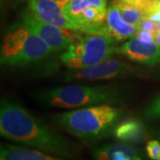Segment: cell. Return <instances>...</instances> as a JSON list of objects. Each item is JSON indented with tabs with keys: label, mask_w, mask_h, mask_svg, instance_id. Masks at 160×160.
Returning <instances> with one entry per match:
<instances>
[{
	"label": "cell",
	"mask_w": 160,
	"mask_h": 160,
	"mask_svg": "<svg viewBox=\"0 0 160 160\" xmlns=\"http://www.w3.org/2000/svg\"><path fill=\"white\" fill-rule=\"evenodd\" d=\"M55 1H58V2H60V3L63 4V3H65V2H67V1H69V0H55Z\"/></svg>",
	"instance_id": "cell-24"
},
{
	"label": "cell",
	"mask_w": 160,
	"mask_h": 160,
	"mask_svg": "<svg viewBox=\"0 0 160 160\" xmlns=\"http://www.w3.org/2000/svg\"><path fill=\"white\" fill-rule=\"evenodd\" d=\"M94 160H143L141 151L124 142L104 144L92 151Z\"/></svg>",
	"instance_id": "cell-13"
},
{
	"label": "cell",
	"mask_w": 160,
	"mask_h": 160,
	"mask_svg": "<svg viewBox=\"0 0 160 160\" xmlns=\"http://www.w3.org/2000/svg\"><path fill=\"white\" fill-rule=\"evenodd\" d=\"M155 136H156V138H157L158 140H159L160 141V129H158V131H156V132H155Z\"/></svg>",
	"instance_id": "cell-22"
},
{
	"label": "cell",
	"mask_w": 160,
	"mask_h": 160,
	"mask_svg": "<svg viewBox=\"0 0 160 160\" xmlns=\"http://www.w3.org/2000/svg\"><path fill=\"white\" fill-rule=\"evenodd\" d=\"M135 38L139 40L145 42V43H153L156 42V33L151 32L149 30H144V29H139L136 33Z\"/></svg>",
	"instance_id": "cell-19"
},
{
	"label": "cell",
	"mask_w": 160,
	"mask_h": 160,
	"mask_svg": "<svg viewBox=\"0 0 160 160\" xmlns=\"http://www.w3.org/2000/svg\"><path fill=\"white\" fill-rule=\"evenodd\" d=\"M142 74L140 68L134 67L122 60L109 58L95 66L85 69H70L61 78L62 82L81 80H107L138 77Z\"/></svg>",
	"instance_id": "cell-7"
},
{
	"label": "cell",
	"mask_w": 160,
	"mask_h": 160,
	"mask_svg": "<svg viewBox=\"0 0 160 160\" xmlns=\"http://www.w3.org/2000/svg\"><path fill=\"white\" fill-rule=\"evenodd\" d=\"M146 154L150 160H160L159 140H150L147 142Z\"/></svg>",
	"instance_id": "cell-18"
},
{
	"label": "cell",
	"mask_w": 160,
	"mask_h": 160,
	"mask_svg": "<svg viewBox=\"0 0 160 160\" xmlns=\"http://www.w3.org/2000/svg\"><path fill=\"white\" fill-rule=\"evenodd\" d=\"M118 1L124 2L137 8L140 11L142 12L148 19H149V17L154 13L155 9L159 2V0H118Z\"/></svg>",
	"instance_id": "cell-16"
},
{
	"label": "cell",
	"mask_w": 160,
	"mask_h": 160,
	"mask_svg": "<svg viewBox=\"0 0 160 160\" xmlns=\"http://www.w3.org/2000/svg\"><path fill=\"white\" fill-rule=\"evenodd\" d=\"M37 100L46 107L79 109L100 104H118L123 101V93L118 86L110 85H71L38 92Z\"/></svg>",
	"instance_id": "cell-3"
},
{
	"label": "cell",
	"mask_w": 160,
	"mask_h": 160,
	"mask_svg": "<svg viewBox=\"0 0 160 160\" xmlns=\"http://www.w3.org/2000/svg\"><path fill=\"white\" fill-rule=\"evenodd\" d=\"M140 29H144V30H149L151 32L157 33L158 32V24L156 22L151 21L150 19H144L142 22L139 25Z\"/></svg>",
	"instance_id": "cell-20"
},
{
	"label": "cell",
	"mask_w": 160,
	"mask_h": 160,
	"mask_svg": "<svg viewBox=\"0 0 160 160\" xmlns=\"http://www.w3.org/2000/svg\"><path fill=\"white\" fill-rule=\"evenodd\" d=\"M116 40L108 36L88 34L78 37L68 50L60 54L61 62L70 69L95 66L118 52Z\"/></svg>",
	"instance_id": "cell-5"
},
{
	"label": "cell",
	"mask_w": 160,
	"mask_h": 160,
	"mask_svg": "<svg viewBox=\"0 0 160 160\" xmlns=\"http://www.w3.org/2000/svg\"><path fill=\"white\" fill-rule=\"evenodd\" d=\"M56 54L22 22L6 31L1 46V64L7 67H26L38 64Z\"/></svg>",
	"instance_id": "cell-4"
},
{
	"label": "cell",
	"mask_w": 160,
	"mask_h": 160,
	"mask_svg": "<svg viewBox=\"0 0 160 160\" xmlns=\"http://www.w3.org/2000/svg\"><path fill=\"white\" fill-rule=\"evenodd\" d=\"M0 134L19 145L64 158H72L81 151L78 144L63 137L22 105L8 99L1 101Z\"/></svg>",
	"instance_id": "cell-1"
},
{
	"label": "cell",
	"mask_w": 160,
	"mask_h": 160,
	"mask_svg": "<svg viewBox=\"0 0 160 160\" xmlns=\"http://www.w3.org/2000/svg\"><path fill=\"white\" fill-rule=\"evenodd\" d=\"M29 12L36 19L61 29L76 31L63 11L62 4L55 0H27Z\"/></svg>",
	"instance_id": "cell-9"
},
{
	"label": "cell",
	"mask_w": 160,
	"mask_h": 160,
	"mask_svg": "<svg viewBox=\"0 0 160 160\" xmlns=\"http://www.w3.org/2000/svg\"><path fill=\"white\" fill-rule=\"evenodd\" d=\"M21 18V22L45 41L56 55L68 50L74 43L72 37L67 33V29L41 22L31 15L29 12H23Z\"/></svg>",
	"instance_id": "cell-8"
},
{
	"label": "cell",
	"mask_w": 160,
	"mask_h": 160,
	"mask_svg": "<svg viewBox=\"0 0 160 160\" xmlns=\"http://www.w3.org/2000/svg\"><path fill=\"white\" fill-rule=\"evenodd\" d=\"M143 116L149 119H160V95L145 109Z\"/></svg>",
	"instance_id": "cell-17"
},
{
	"label": "cell",
	"mask_w": 160,
	"mask_h": 160,
	"mask_svg": "<svg viewBox=\"0 0 160 160\" xmlns=\"http://www.w3.org/2000/svg\"><path fill=\"white\" fill-rule=\"evenodd\" d=\"M0 160H69L22 145L1 143Z\"/></svg>",
	"instance_id": "cell-14"
},
{
	"label": "cell",
	"mask_w": 160,
	"mask_h": 160,
	"mask_svg": "<svg viewBox=\"0 0 160 160\" xmlns=\"http://www.w3.org/2000/svg\"><path fill=\"white\" fill-rule=\"evenodd\" d=\"M118 52L132 62L143 65L160 64V46L157 42L145 43L133 38L119 46Z\"/></svg>",
	"instance_id": "cell-10"
},
{
	"label": "cell",
	"mask_w": 160,
	"mask_h": 160,
	"mask_svg": "<svg viewBox=\"0 0 160 160\" xmlns=\"http://www.w3.org/2000/svg\"><path fill=\"white\" fill-rule=\"evenodd\" d=\"M158 32H160V21L159 22H158Z\"/></svg>",
	"instance_id": "cell-23"
},
{
	"label": "cell",
	"mask_w": 160,
	"mask_h": 160,
	"mask_svg": "<svg viewBox=\"0 0 160 160\" xmlns=\"http://www.w3.org/2000/svg\"><path fill=\"white\" fill-rule=\"evenodd\" d=\"M62 8L76 30L106 36L108 0H69Z\"/></svg>",
	"instance_id": "cell-6"
},
{
	"label": "cell",
	"mask_w": 160,
	"mask_h": 160,
	"mask_svg": "<svg viewBox=\"0 0 160 160\" xmlns=\"http://www.w3.org/2000/svg\"><path fill=\"white\" fill-rule=\"evenodd\" d=\"M155 40H156V42L160 46V32H157L156 33V38H155Z\"/></svg>",
	"instance_id": "cell-21"
},
{
	"label": "cell",
	"mask_w": 160,
	"mask_h": 160,
	"mask_svg": "<svg viewBox=\"0 0 160 160\" xmlns=\"http://www.w3.org/2000/svg\"><path fill=\"white\" fill-rule=\"evenodd\" d=\"M105 34L116 41H125L135 38L140 29L138 25L125 22L120 14L118 8L112 3L108 8L106 17Z\"/></svg>",
	"instance_id": "cell-11"
},
{
	"label": "cell",
	"mask_w": 160,
	"mask_h": 160,
	"mask_svg": "<svg viewBox=\"0 0 160 160\" xmlns=\"http://www.w3.org/2000/svg\"><path fill=\"white\" fill-rule=\"evenodd\" d=\"M122 109L100 104L53 115L52 123L84 143H94L113 134L122 118Z\"/></svg>",
	"instance_id": "cell-2"
},
{
	"label": "cell",
	"mask_w": 160,
	"mask_h": 160,
	"mask_svg": "<svg viewBox=\"0 0 160 160\" xmlns=\"http://www.w3.org/2000/svg\"><path fill=\"white\" fill-rule=\"evenodd\" d=\"M113 135L120 142L130 145L141 144L149 138V132L142 121L133 118L119 121L115 127Z\"/></svg>",
	"instance_id": "cell-12"
},
{
	"label": "cell",
	"mask_w": 160,
	"mask_h": 160,
	"mask_svg": "<svg viewBox=\"0 0 160 160\" xmlns=\"http://www.w3.org/2000/svg\"><path fill=\"white\" fill-rule=\"evenodd\" d=\"M112 3L118 8L121 17L126 22L139 26L144 19H148L142 12L126 3L118 0H113Z\"/></svg>",
	"instance_id": "cell-15"
}]
</instances>
